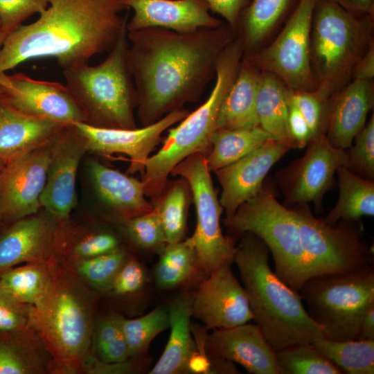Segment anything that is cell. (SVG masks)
I'll return each instance as SVG.
<instances>
[{
	"label": "cell",
	"instance_id": "db71d44e",
	"mask_svg": "<svg viewBox=\"0 0 374 374\" xmlns=\"http://www.w3.org/2000/svg\"><path fill=\"white\" fill-rule=\"evenodd\" d=\"M357 339H374V305L371 306L364 314Z\"/></svg>",
	"mask_w": 374,
	"mask_h": 374
},
{
	"label": "cell",
	"instance_id": "4fadbf2b",
	"mask_svg": "<svg viewBox=\"0 0 374 374\" xmlns=\"http://www.w3.org/2000/svg\"><path fill=\"white\" fill-rule=\"evenodd\" d=\"M54 139L6 163L0 175V222L9 224L42 208Z\"/></svg>",
	"mask_w": 374,
	"mask_h": 374
},
{
	"label": "cell",
	"instance_id": "f1b7e54d",
	"mask_svg": "<svg viewBox=\"0 0 374 374\" xmlns=\"http://www.w3.org/2000/svg\"><path fill=\"white\" fill-rule=\"evenodd\" d=\"M51 371V358L34 329L0 333V374H39Z\"/></svg>",
	"mask_w": 374,
	"mask_h": 374
},
{
	"label": "cell",
	"instance_id": "5b68a950",
	"mask_svg": "<svg viewBox=\"0 0 374 374\" xmlns=\"http://www.w3.org/2000/svg\"><path fill=\"white\" fill-rule=\"evenodd\" d=\"M244 51L235 37L222 51L215 66V83L207 100L168 130L160 150L150 156L142 174L145 196L156 197L167 184L172 169L188 156L210 150L221 105L238 74Z\"/></svg>",
	"mask_w": 374,
	"mask_h": 374
},
{
	"label": "cell",
	"instance_id": "1f68e13d",
	"mask_svg": "<svg viewBox=\"0 0 374 374\" xmlns=\"http://www.w3.org/2000/svg\"><path fill=\"white\" fill-rule=\"evenodd\" d=\"M271 137L260 126L249 129H216L206 156L210 172H215L258 148Z\"/></svg>",
	"mask_w": 374,
	"mask_h": 374
},
{
	"label": "cell",
	"instance_id": "d6a6232c",
	"mask_svg": "<svg viewBox=\"0 0 374 374\" xmlns=\"http://www.w3.org/2000/svg\"><path fill=\"white\" fill-rule=\"evenodd\" d=\"M51 281L49 259L25 263L0 274V288L17 301L37 305L46 294Z\"/></svg>",
	"mask_w": 374,
	"mask_h": 374
},
{
	"label": "cell",
	"instance_id": "277c9868",
	"mask_svg": "<svg viewBox=\"0 0 374 374\" xmlns=\"http://www.w3.org/2000/svg\"><path fill=\"white\" fill-rule=\"evenodd\" d=\"M51 281L42 300L33 306L32 326L51 358V371H84L92 359L94 324L91 306L57 256L49 258Z\"/></svg>",
	"mask_w": 374,
	"mask_h": 374
},
{
	"label": "cell",
	"instance_id": "bcb514c9",
	"mask_svg": "<svg viewBox=\"0 0 374 374\" xmlns=\"http://www.w3.org/2000/svg\"><path fill=\"white\" fill-rule=\"evenodd\" d=\"M348 168H353L367 175L374 176V115L355 136V144L347 152Z\"/></svg>",
	"mask_w": 374,
	"mask_h": 374
},
{
	"label": "cell",
	"instance_id": "9f6ffc18",
	"mask_svg": "<svg viewBox=\"0 0 374 374\" xmlns=\"http://www.w3.org/2000/svg\"><path fill=\"white\" fill-rule=\"evenodd\" d=\"M6 162L0 159V175L6 165Z\"/></svg>",
	"mask_w": 374,
	"mask_h": 374
},
{
	"label": "cell",
	"instance_id": "f907efd6",
	"mask_svg": "<svg viewBox=\"0 0 374 374\" xmlns=\"http://www.w3.org/2000/svg\"><path fill=\"white\" fill-rule=\"evenodd\" d=\"M209 9L220 15L235 33L241 12L251 0H204Z\"/></svg>",
	"mask_w": 374,
	"mask_h": 374
},
{
	"label": "cell",
	"instance_id": "74e56055",
	"mask_svg": "<svg viewBox=\"0 0 374 374\" xmlns=\"http://www.w3.org/2000/svg\"><path fill=\"white\" fill-rule=\"evenodd\" d=\"M121 323L130 357L137 358L148 350L159 334L169 328V313L168 308L159 305L136 319L121 316Z\"/></svg>",
	"mask_w": 374,
	"mask_h": 374
},
{
	"label": "cell",
	"instance_id": "3957f363",
	"mask_svg": "<svg viewBox=\"0 0 374 374\" xmlns=\"http://www.w3.org/2000/svg\"><path fill=\"white\" fill-rule=\"evenodd\" d=\"M269 254L265 242L249 232L242 234L235 249L233 263L247 294L253 321L275 350L325 337L304 308L300 293L271 270Z\"/></svg>",
	"mask_w": 374,
	"mask_h": 374
},
{
	"label": "cell",
	"instance_id": "484cf974",
	"mask_svg": "<svg viewBox=\"0 0 374 374\" xmlns=\"http://www.w3.org/2000/svg\"><path fill=\"white\" fill-rule=\"evenodd\" d=\"M300 0H251L241 12L238 37L249 56L267 45L280 30Z\"/></svg>",
	"mask_w": 374,
	"mask_h": 374
},
{
	"label": "cell",
	"instance_id": "52a82bcc",
	"mask_svg": "<svg viewBox=\"0 0 374 374\" xmlns=\"http://www.w3.org/2000/svg\"><path fill=\"white\" fill-rule=\"evenodd\" d=\"M374 14L356 15L317 0L310 34V62L317 87L330 97L352 80L353 69L374 42Z\"/></svg>",
	"mask_w": 374,
	"mask_h": 374
},
{
	"label": "cell",
	"instance_id": "4316f807",
	"mask_svg": "<svg viewBox=\"0 0 374 374\" xmlns=\"http://www.w3.org/2000/svg\"><path fill=\"white\" fill-rule=\"evenodd\" d=\"M261 71L242 57L238 74L221 105L217 129H249L259 126L256 95Z\"/></svg>",
	"mask_w": 374,
	"mask_h": 374
},
{
	"label": "cell",
	"instance_id": "e0dca14e",
	"mask_svg": "<svg viewBox=\"0 0 374 374\" xmlns=\"http://www.w3.org/2000/svg\"><path fill=\"white\" fill-rule=\"evenodd\" d=\"M87 152L83 137L71 123L55 138L40 204L59 222L66 224L76 204V177Z\"/></svg>",
	"mask_w": 374,
	"mask_h": 374
},
{
	"label": "cell",
	"instance_id": "816d5d0a",
	"mask_svg": "<svg viewBox=\"0 0 374 374\" xmlns=\"http://www.w3.org/2000/svg\"><path fill=\"white\" fill-rule=\"evenodd\" d=\"M374 78V42L355 66L352 80H373Z\"/></svg>",
	"mask_w": 374,
	"mask_h": 374
},
{
	"label": "cell",
	"instance_id": "7402d4cb",
	"mask_svg": "<svg viewBox=\"0 0 374 374\" xmlns=\"http://www.w3.org/2000/svg\"><path fill=\"white\" fill-rule=\"evenodd\" d=\"M125 3L134 11L126 24L127 31L159 27L190 33L225 22L210 14L204 0H125Z\"/></svg>",
	"mask_w": 374,
	"mask_h": 374
},
{
	"label": "cell",
	"instance_id": "e575fe53",
	"mask_svg": "<svg viewBox=\"0 0 374 374\" xmlns=\"http://www.w3.org/2000/svg\"><path fill=\"white\" fill-rule=\"evenodd\" d=\"M344 373H374V339H319L312 344Z\"/></svg>",
	"mask_w": 374,
	"mask_h": 374
},
{
	"label": "cell",
	"instance_id": "ffe728a7",
	"mask_svg": "<svg viewBox=\"0 0 374 374\" xmlns=\"http://www.w3.org/2000/svg\"><path fill=\"white\" fill-rule=\"evenodd\" d=\"M211 330L205 346L211 357L238 364L252 374H280L276 350L256 323Z\"/></svg>",
	"mask_w": 374,
	"mask_h": 374
},
{
	"label": "cell",
	"instance_id": "7dc6e473",
	"mask_svg": "<svg viewBox=\"0 0 374 374\" xmlns=\"http://www.w3.org/2000/svg\"><path fill=\"white\" fill-rule=\"evenodd\" d=\"M48 6V0H0V21L6 37Z\"/></svg>",
	"mask_w": 374,
	"mask_h": 374
},
{
	"label": "cell",
	"instance_id": "8d00e7d4",
	"mask_svg": "<svg viewBox=\"0 0 374 374\" xmlns=\"http://www.w3.org/2000/svg\"><path fill=\"white\" fill-rule=\"evenodd\" d=\"M280 374H343L344 372L312 344L276 350Z\"/></svg>",
	"mask_w": 374,
	"mask_h": 374
},
{
	"label": "cell",
	"instance_id": "d6986e66",
	"mask_svg": "<svg viewBox=\"0 0 374 374\" xmlns=\"http://www.w3.org/2000/svg\"><path fill=\"white\" fill-rule=\"evenodd\" d=\"M290 148L287 142L270 139L215 172L222 189L219 201L226 217L233 216L243 203L259 192L269 170Z\"/></svg>",
	"mask_w": 374,
	"mask_h": 374
},
{
	"label": "cell",
	"instance_id": "ab89813d",
	"mask_svg": "<svg viewBox=\"0 0 374 374\" xmlns=\"http://www.w3.org/2000/svg\"><path fill=\"white\" fill-rule=\"evenodd\" d=\"M93 344L97 359L105 364L125 362L130 358L123 332L121 315L100 319L93 329Z\"/></svg>",
	"mask_w": 374,
	"mask_h": 374
},
{
	"label": "cell",
	"instance_id": "f5cc1de1",
	"mask_svg": "<svg viewBox=\"0 0 374 374\" xmlns=\"http://www.w3.org/2000/svg\"><path fill=\"white\" fill-rule=\"evenodd\" d=\"M356 15L374 14V0H328Z\"/></svg>",
	"mask_w": 374,
	"mask_h": 374
},
{
	"label": "cell",
	"instance_id": "2e32d148",
	"mask_svg": "<svg viewBox=\"0 0 374 374\" xmlns=\"http://www.w3.org/2000/svg\"><path fill=\"white\" fill-rule=\"evenodd\" d=\"M188 114L184 109L175 110L152 124L133 130L97 127L84 122L72 124L83 137L87 152L105 156L123 154L130 161L127 172L143 174L146 160L162 134Z\"/></svg>",
	"mask_w": 374,
	"mask_h": 374
},
{
	"label": "cell",
	"instance_id": "5bb4252c",
	"mask_svg": "<svg viewBox=\"0 0 374 374\" xmlns=\"http://www.w3.org/2000/svg\"><path fill=\"white\" fill-rule=\"evenodd\" d=\"M226 262L199 285L192 298V317L211 330L250 322L253 319L247 294Z\"/></svg>",
	"mask_w": 374,
	"mask_h": 374
},
{
	"label": "cell",
	"instance_id": "ba28073f",
	"mask_svg": "<svg viewBox=\"0 0 374 374\" xmlns=\"http://www.w3.org/2000/svg\"><path fill=\"white\" fill-rule=\"evenodd\" d=\"M234 233H251L260 238L271 253L275 274L296 292L308 280L295 212L280 204L274 193L262 187L230 217L223 220Z\"/></svg>",
	"mask_w": 374,
	"mask_h": 374
},
{
	"label": "cell",
	"instance_id": "b9f144b4",
	"mask_svg": "<svg viewBox=\"0 0 374 374\" xmlns=\"http://www.w3.org/2000/svg\"><path fill=\"white\" fill-rule=\"evenodd\" d=\"M208 331L204 326L191 322V332L195 347L187 359L185 373H239L234 363L213 358L208 354L205 346Z\"/></svg>",
	"mask_w": 374,
	"mask_h": 374
},
{
	"label": "cell",
	"instance_id": "d4e9b609",
	"mask_svg": "<svg viewBox=\"0 0 374 374\" xmlns=\"http://www.w3.org/2000/svg\"><path fill=\"white\" fill-rule=\"evenodd\" d=\"M88 170L97 195L121 219L125 221L153 209L145 197L142 181L96 160L89 162Z\"/></svg>",
	"mask_w": 374,
	"mask_h": 374
},
{
	"label": "cell",
	"instance_id": "ee69618b",
	"mask_svg": "<svg viewBox=\"0 0 374 374\" xmlns=\"http://www.w3.org/2000/svg\"><path fill=\"white\" fill-rule=\"evenodd\" d=\"M329 97L319 88L313 91H291V99L300 110L312 131L313 137L325 133Z\"/></svg>",
	"mask_w": 374,
	"mask_h": 374
},
{
	"label": "cell",
	"instance_id": "44dd1931",
	"mask_svg": "<svg viewBox=\"0 0 374 374\" xmlns=\"http://www.w3.org/2000/svg\"><path fill=\"white\" fill-rule=\"evenodd\" d=\"M308 145L305 155L292 172L288 198L299 204L312 202L319 208L335 172L341 166L348 168V154L346 150L334 147L323 132L314 136Z\"/></svg>",
	"mask_w": 374,
	"mask_h": 374
},
{
	"label": "cell",
	"instance_id": "ac0fdd59",
	"mask_svg": "<svg viewBox=\"0 0 374 374\" xmlns=\"http://www.w3.org/2000/svg\"><path fill=\"white\" fill-rule=\"evenodd\" d=\"M65 225L43 208L9 223L0 233V274L19 264L56 256Z\"/></svg>",
	"mask_w": 374,
	"mask_h": 374
},
{
	"label": "cell",
	"instance_id": "83f0119b",
	"mask_svg": "<svg viewBox=\"0 0 374 374\" xmlns=\"http://www.w3.org/2000/svg\"><path fill=\"white\" fill-rule=\"evenodd\" d=\"M170 333L165 348L150 374L185 373L187 359L195 347L191 332L192 298L181 295L168 308Z\"/></svg>",
	"mask_w": 374,
	"mask_h": 374
},
{
	"label": "cell",
	"instance_id": "8992f818",
	"mask_svg": "<svg viewBox=\"0 0 374 374\" xmlns=\"http://www.w3.org/2000/svg\"><path fill=\"white\" fill-rule=\"evenodd\" d=\"M123 29L106 59L96 66L84 64L63 70L66 86L82 110L85 123L97 127L137 128L138 98L126 61L129 46Z\"/></svg>",
	"mask_w": 374,
	"mask_h": 374
},
{
	"label": "cell",
	"instance_id": "cb8c5ba5",
	"mask_svg": "<svg viewBox=\"0 0 374 374\" xmlns=\"http://www.w3.org/2000/svg\"><path fill=\"white\" fill-rule=\"evenodd\" d=\"M65 126L24 114L0 98V159L8 163L49 143Z\"/></svg>",
	"mask_w": 374,
	"mask_h": 374
},
{
	"label": "cell",
	"instance_id": "d590c367",
	"mask_svg": "<svg viewBox=\"0 0 374 374\" xmlns=\"http://www.w3.org/2000/svg\"><path fill=\"white\" fill-rule=\"evenodd\" d=\"M196 266L195 252L185 240L167 244L154 268L155 280L161 288L174 287L188 280Z\"/></svg>",
	"mask_w": 374,
	"mask_h": 374
},
{
	"label": "cell",
	"instance_id": "4dcf8cb0",
	"mask_svg": "<svg viewBox=\"0 0 374 374\" xmlns=\"http://www.w3.org/2000/svg\"><path fill=\"white\" fill-rule=\"evenodd\" d=\"M339 195L335 206L323 221L335 224L340 220L355 222L374 215V184L362 178L346 166L337 171Z\"/></svg>",
	"mask_w": 374,
	"mask_h": 374
},
{
	"label": "cell",
	"instance_id": "603a6c76",
	"mask_svg": "<svg viewBox=\"0 0 374 374\" xmlns=\"http://www.w3.org/2000/svg\"><path fill=\"white\" fill-rule=\"evenodd\" d=\"M374 105L373 80H352L328 100L325 134L335 148L346 150L366 124Z\"/></svg>",
	"mask_w": 374,
	"mask_h": 374
},
{
	"label": "cell",
	"instance_id": "6f0895ef",
	"mask_svg": "<svg viewBox=\"0 0 374 374\" xmlns=\"http://www.w3.org/2000/svg\"><path fill=\"white\" fill-rule=\"evenodd\" d=\"M3 97V91L0 87V98H1Z\"/></svg>",
	"mask_w": 374,
	"mask_h": 374
},
{
	"label": "cell",
	"instance_id": "836d02e7",
	"mask_svg": "<svg viewBox=\"0 0 374 374\" xmlns=\"http://www.w3.org/2000/svg\"><path fill=\"white\" fill-rule=\"evenodd\" d=\"M191 191L185 179L166 184L153 205L157 211L167 244L183 240Z\"/></svg>",
	"mask_w": 374,
	"mask_h": 374
},
{
	"label": "cell",
	"instance_id": "681fc988",
	"mask_svg": "<svg viewBox=\"0 0 374 374\" xmlns=\"http://www.w3.org/2000/svg\"><path fill=\"white\" fill-rule=\"evenodd\" d=\"M292 91V90H291ZM288 129L294 148H302L313 138L304 116L290 98L288 107Z\"/></svg>",
	"mask_w": 374,
	"mask_h": 374
},
{
	"label": "cell",
	"instance_id": "f546056e",
	"mask_svg": "<svg viewBox=\"0 0 374 374\" xmlns=\"http://www.w3.org/2000/svg\"><path fill=\"white\" fill-rule=\"evenodd\" d=\"M290 89L276 75L261 71L256 108L259 126L272 139L285 141L294 148L288 129Z\"/></svg>",
	"mask_w": 374,
	"mask_h": 374
},
{
	"label": "cell",
	"instance_id": "60d3db41",
	"mask_svg": "<svg viewBox=\"0 0 374 374\" xmlns=\"http://www.w3.org/2000/svg\"><path fill=\"white\" fill-rule=\"evenodd\" d=\"M125 229L131 240L145 249L161 251L167 244L157 211H150L125 221Z\"/></svg>",
	"mask_w": 374,
	"mask_h": 374
},
{
	"label": "cell",
	"instance_id": "8fae6325",
	"mask_svg": "<svg viewBox=\"0 0 374 374\" xmlns=\"http://www.w3.org/2000/svg\"><path fill=\"white\" fill-rule=\"evenodd\" d=\"M204 153H194L171 171L188 182L196 210L194 233L185 241L193 248L198 266L206 276L226 262H232L235 247L220 226L222 207L213 185Z\"/></svg>",
	"mask_w": 374,
	"mask_h": 374
},
{
	"label": "cell",
	"instance_id": "9c48e42d",
	"mask_svg": "<svg viewBox=\"0 0 374 374\" xmlns=\"http://www.w3.org/2000/svg\"><path fill=\"white\" fill-rule=\"evenodd\" d=\"M299 292L311 318L323 328L324 338L356 339L364 314L374 305V267L315 276Z\"/></svg>",
	"mask_w": 374,
	"mask_h": 374
},
{
	"label": "cell",
	"instance_id": "7bdbcfd3",
	"mask_svg": "<svg viewBox=\"0 0 374 374\" xmlns=\"http://www.w3.org/2000/svg\"><path fill=\"white\" fill-rule=\"evenodd\" d=\"M66 245L68 250L67 262L87 259L114 251L119 247L118 238L112 233L105 231H91L79 235Z\"/></svg>",
	"mask_w": 374,
	"mask_h": 374
},
{
	"label": "cell",
	"instance_id": "7c38bea8",
	"mask_svg": "<svg viewBox=\"0 0 374 374\" xmlns=\"http://www.w3.org/2000/svg\"><path fill=\"white\" fill-rule=\"evenodd\" d=\"M317 0H300L274 37L256 53L244 57L261 71L278 78L290 89L317 87L310 62V34Z\"/></svg>",
	"mask_w": 374,
	"mask_h": 374
},
{
	"label": "cell",
	"instance_id": "30bf717a",
	"mask_svg": "<svg viewBox=\"0 0 374 374\" xmlns=\"http://www.w3.org/2000/svg\"><path fill=\"white\" fill-rule=\"evenodd\" d=\"M294 211L308 280L321 275L350 272L371 265V251L361 241L352 221L326 224L314 217L305 204Z\"/></svg>",
	"mask_w": 374,
	"mask_h": 374
},
{
	"label": "cell",
	"instance_id": "11a10c76",
	"mask_svg": "<svg viewBox=\"0 0 374 374\" xmlns=\"http://www.w3.org/2000/svg\"><path fill=\"white\" fill-rule=\"evenodd\" d=\"M6 37V35L3 30L1 23L0 21V51L2 48L3 44L4 42Z\"/></svg>",
	"mask_w": 374,
	"mask_h": 374
},
{
	"label": "cell",
	"instance_id": "f6af8a7d",
	"mask_svg": "<svg viewBox=\"0 0 374 374\" xmlns=\"http://www.w3.org/2000/svg\"><path fill=\"white\" fill-rule=\"evenodd\" d=\"M33 305L23 303L0 288V333L9 334L33 329Z\"/></svg>",
	"mask_w": 374,
	"mask_h": 374
},
{
	"label": "cell",
	"instance_id": "f35d334b",
	"mask_svg": "<svg viewBox=\"0 0 374 374\" xmlns=\"http://www.w3.org/2000/svg\"><path fill=\"white\" fill-rule=\"evenodd\" d=\"M128 258L121 249L114 251L67 262L65 267L71 271L90 287L102 292L108 291L116 274Z\"/></svg>",
	"mask_w": 374,
	"mask_h": 374
},
{
	"label": "cell",
	"instance_id": "6da1fadb",
	"mask_svg": "<svg viewBox=\"0 0 374 374\" xmlns=\"http://www.w3.org/2000/svg\"><path fill=\"white\" fill-rule=\"evenodd\" d=\"M127 36L138 115L147 126L199 98L215 76L219 55L236 35L224 22L190 33L150 27L127 31Z\"/></svg>",
	"mask_w": 374,
	"mask_h": 374
},
{
	"label": "cell",
	"instance_id": "c3c4849f",
	"mask_svg": "<svg viewBox=\"0 0 374 374\" xmlns=\"http://www.w3.org/2000/svg\"><path fill=\"white\" fill-rule=\"evenodd\" d=\"M146 280L143 266L134 258H129L114 277L108 291L115 296H128L139 292Z\"/></svg>",
	"mask_w": 374,
	"mask_h": 374
},
{
	"label": "cell",
	"instance_id": "9a60e30c",
	"mask_svg": "<svg viewBox=\"0 0 374 374\" xmlns=\"http://www.w3.org/2000/svg\"><path fill=\"white\" fill-rule=\"evenodd\" d=\"M1 99L14 109L30 116L64 125L84 122V114L66 85L33 79L21 73H0Z\"/></svg>",
	"mask_w": 374,
	"mask_h": 374
},
{
	"label": "cell",
	"instance_id": "7a4b0ae2",
	"mask_svg": "<svg viewBox=\"0 0 374 374\" xmlns=\"http://www.w3.org/2000/svg\"><path fill=\"white\" fill-rule=\"evenodd\" d=\"M34 22L21 25L5 39L0 73L27 60L53 57L64 70L88 64L109 51L126 28L125 0H48Z\"/></svg>",
	"mask_w": 374,
	"mask_h": 374
}]
</instances>
